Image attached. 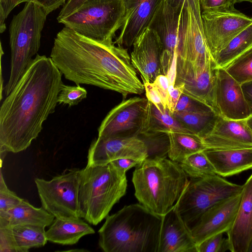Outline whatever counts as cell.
<instances>
[{
	"mask_svg": "<svg viewBox=\"0 0 252 252\" xmlns=\"http://www.w3.org/2000/svg\"><path fill=\"white\" fill-rule=\"evenodd\" d=\"M62 73L50 57L36 54L0 109V151L27 149L54 113L63 84Z\"/></svg>",
	"mask_w": 252,
	"mask_h": 252,
	"instance_id": "cell-1",
	"label": "cell"
},
{
	"mask_svg": "<svg viewBox=\"0 0 252 252\" xmlns=\"http://www.w3.org/2000/svg\"><path fill=\"white\" fill-rule=\"evenodd\" d=\"M51 59L65 79L128 95L141 94L144 86L127 49L99 42L64 27L55 38Z\"/></svg>",
	"mask_w": 252,
	"mask_h": 252,
	"instance_id": "cell-2",
	"label": "cell"
},
{
	"mask_svg": "<svg viewBox=\"0 0 252 252\" xmlns=\"http://www.w3.org/2000/svg\"><path fill=\"white\" fill-rule=\"evenodd\" d=\"M162 221L141 204L126 205L106 217L99 246L105 252H158Z\"/></svg>",
	"mask_w": 252,
	"mask_h": 252,
	"instance_id": "cell-3",
	"label": "cell"
},
{
	"mask_svg": "<svg viewBox=\"0 0 252 252\" xmlns=\"http://www.w3.org/2000/svg\"><path fill=\"white\" fill-rule=\"evenodd\" d=\"M180 163L166 158H146L137 165L132 181L139 203L163 216L176 204L189 180Z\"/></svg>",
	"mask_w": 252,
	"mask_h": 252,
	"instance_id": "cell-4",
	"label": "cell"
},
{
	"mask_svg": "<svg viewBox=\"0 0 252 252\" xmlns=\"http://www.w3.org/2000/svg\"><path fill=\"white\" fill-rule=\"evenodd\" d=\"M126 174L110 163L81 169L79 190L81 218L96 225L126 192Z\"/></svg>",
	"mask_w": 252,
	"mask_h": 252,
	"instance_id": "cell-5",
	"label": "cell"
},
{
	"mask_svg": "<svg viewBox=\"0 0 252 252\" xmlns=\"http://www.w3.org/2000/svg\"><path fill=\"white\" fill-rule=\"evenodd\" d=\"M50 13L34 1L26 2L9 26L10 71L4 87L7 96L28 69L40 46L41 32Z\"/></svg>",
	"mask_w": 252,
	"mask_h": 252,
	"instance_id": "cell-6",
	"label": "cell"
},
{
	"mask_svg": "<svg viewBox=\"0 0 252 252\" xmlns=\"http://www.w3.org/2000/svg\"><path fill=\"white\" fill-rule=\"evenodd\" d=\"M126 16L124 0H87L59 22L64 27L93 40L113 43Z\"/></svg>",
	"mask_w": 252,
	"mask_h": 252,
	"instance_id": "cell-7",
	"label": "cell"
},
{
	"mask_svg": "<svg viewBox=\"0 0 252 252\" xmlns=\"http://www.w3.org/2000/svg\"><path fill=\"white\" fill-rule=\"evenodd\" d=\"M243 185L214 175L191 178L176 203L177 211L190 229L201 216L220 201L241 193Z\"/></svg>",
	"mask_w": 252,
	"mask_h": 252,
	"instance_id": "cell-8",
	"label": "cell"
},
{
	"mask_svg": "<svg viewBox=\"0 0 252 252\" xmlns=\"http://www.w3.org/2000/svg\"><path fill=\"white\" fill-rule=\"evenodd\" d=\"M201 13L199 0H185L179 26L177 63L202 68L215 61L207 43Z\"/></svg>",
	"mask_w": 252,
	"mask_h": 252,
	"instance_id": "cell-9",
	"label": "cell"
},
{
	"mask_svg": "<svg viewBox=\"0 0 252 252\" xmlns=\"http://www.w3.org/2000/svg\"><path fill=\"white\" fill-rule=\"evenodd\" d=\"M81 169L66 170L50 180H34L41 207L55 218H81L79 190Z\"/></svg>",
	"mask_w": 252,
	"mask_h": 252,
	"instance_id": "cell-10",
	"label": "cell"
},
{
	"mask_svg": "<svg viewBox=\"0 0 252 252\" xmlns=\"http://www.w3.org/2000/svg\"><path fill=\"white\" fill-rule=\"evenodd\" d=\"M150 102L133 97L123 100L106 116L98 129L99 138L138 136L146 129Z\"/></svg>",
	"mask_w": 252,
	"mask_h": 252,
	"instance_id": "cell-11",
	"label": "cell"
},
{
	"mask_svg": "<svg viewBox=\"0 0 252 252\" xmlns=\"http://www.w3.org/2000/svg\"><path fill=\"white\" fill-rule=\"evenodd\" d=\"M204 33L214 59L229 43L252 23V18L234 7L202 11Z\"/></svg>",
	"mask_w": 252,
	"mask_h": 252,
	"instance_id": "cell-12",
	"label": "cell"
},
{
	"mask_svg": "<svg viewBox=\"0 0 252 252\" xmlns=\"http://www.w3.org/2000/svg\"><path fill=\"white\" fill-rule=\"evenodd\" d=\"M147 157L146 144L138 136L97 137L89 149L86 166L104 165L119 158L143 160Z\"/></svg>",
	"mask_w": 252,
	"mask_h": 252,
	"instance_id": "cell-13",
	"label": "cell"
},
{
	"mask_svg": "<svg viewBox=\"0 0 252 252\" xmlns=\"http://www.w3.org/2000/svg\"><path fill=\"white\" fill-rule=\"evenodd\" d=\"M242 191L222 200L206 210L190 229L196 245L215 235L226 233L235 220Z\"/></svg>",
	"mask_w": 252,
	"mask_h": 252,
	"instance_id": "cell-14",
	"label": "cell"
},
{
	"mask_svg": "<svg viewBox=\"0 0 252 252\" xmlns=\"http://www.w3.org/2000/svg\"><path fill=\"white\" fill-rule=\"evenodd\" d=\"M217 70L215 61L202 68L176 63L175 84L183 83L184 94L207 105L215 112L214 95Z\"/></svg>",
	"mask_w": 252,
	"mask_h": 252,
	"instance_id": "cell-15",
	"label": "cell"
},
{
	"mask_svg": "<svg viewBox=\"0 0 252 252\" xmlns=\"http://www.w3.org/2000/svg\"><path fill=\"white\" fill-rule=\"evenodd\" d=\"M182 9L171 6L163 0L148 27L154 30L161 40L162 73L167 75L173 63L177 62L179 26Z\"/></svg>",
	"mask_w": 252,
	"mask_h": 252,
	"instance_id": "cell-16",
	"label": "cell"
},
{
	"mask_svg": "<svg viewBox=\"0 0 252 252\" xmlns=\"http://www.w3.org/2000/svg\"><path fill=\"white\" fill-rule=\"evenodd\" d=\"M214 102L216 113L224 118L244 120L251 116L241 84L223 68H218Z\"/></svg>",
	"mask_w": 252,
	"mask_h": 252,
	"instance_id": "cell-17",
	"label": "cell"
},
{
	"mask_svg": "<svg viewBox=\"0 0 252 252\" xmlns=\"http://www.w3.org/2000/svg\"><path fill=\"white\" fill-rule=\"evenodd\" d=\"M131 62L143 83H153L162 73L161 57L162 46L157 33L148 27L132 45Z\"/></svg>",
	"mask_w": 252,
	"mask_h": 252,
	"instance_id": "cell-18",
	"label": "cell"
},
{
	"mask_svg": "<svg viewBox=\"0 0 252 252\" xmlns=\"http://www.w3.org/2000/svg\"><path fill=\"white\" fill-rule=\"evenodd\" d=\"M201 139L207 149L236 150L252 148V134L246 120L219 116L212 129Z\"/></svg>",
	"mask_w": 252,
	"mask_h": 252,
	"instance_id": "cell-19",
	"label": "cell"
},
{
	"mask_svg": "<svg viewBox=\"0 0 252 252\" xmlns=\"http://www.w3.org/2000/svg\"><path fill=\"white\" fill-rule=\"evenodd\" d=\"M163 0H124L126 16L115 44L127 48L149 26Z\"/></svg>",
	"mask_w": 252,
	"mask_h": 252,
	"instance_id": "cell-20",
	"label": "cell"
},
{
	"mask_svg": "<svg viewBox=\"0 0 252 252\" xmlns=\"http://www.w3.org/2000/svg\"><path fill=\"white\" fill-rule=\"evenodd\" d=\"M158 252H197V245L175 204L162 216Z\"/></svg>",
	"mask_w": 252,
	"mask_h": 252,
	"instance_id": "cell-21",
	"label": "cell"
},
{
	"mask_svg": "<svg viewBox=\"0 0 252 252\" xmlns=\"http://www.w3.org/2000/svg\"><path fill=\"white\" fill-rule=\"evenodd\" d=\"M231 252H247L252 238V173L243 185L239 207L226 232Z\"/></svg>",
	"mask_w": 252,
	"mask_h": 252,
	"instance_id": "cell-22",
	"label": "cell"
},
{
	"mask_svg": "<svg viewBox=\"0 0 252 252\" xmlns=\"http://www.w3.org/2000/svg\"><path fill=\"white\" fill-rule=\"evenodd\" d=\"M217 174L229 177L252 169V148L236 150L206 149L203 151Z\"/></svg>",
	"mask_w": 252,
	"mask_h": 252,
	"instance_id": "cell-23",
	"label": "cell"
},
{
	"mask_svg": "<svg viewBox=\"0 0 252 252\" xmlns=\"http://www.w3.org/2000/svg\"><path fill=\"white\" fill-rule=\"evenodd\" d=\"M95 233L94 229L81 218H55L46 231L48 241L62 245L76 244L83 236Z\"/></svg>",
	"mask_w": 252,
	"mask_h": 252,
	"instance_id": "cell-24",
	"label": "cell"
},
{
	"mask_svg": "<svg viewBox=\"0 0 252 252\" xmlns=\"http://www.w3.org/2000/svg\"><path fill=\"white\" fill-rule=\"evenodd\" d=\"M55 219L53 215L42 207H35L23 199L12 209L0 214V226L33 224L46 227L50 225Z\"/></svg>",
	"mask_w": 252,
	"mask_h": 252,
	"instance_id": "cell-25",
	"label": "cell"
},
{
	"mask_svg": "<svg viewBox=\"0 0 252 252\" xmlns=\"http://www.w3.org/2000/svg\"><path fill=\"white\" fill-rule=\"evenodd\" d=\"M167 134L170 144L168 157L174 161L180 163L189 156L207 149L197 135L179 132Z\"/></svg>",
	"mask_w": 252,
	"mask_h": 252,
	"instance_id": "cell-26",
	"label": "cell"
},
{
	"mask_svg": "<svg viewBox=\"0 0 252 252\" xmlns=\"http://www.w3.org/2000/svg\"><path fill=\"white\" fill-rule=\"evenodd\" d=\"M175 132L192 134L177 120L168 108H165L163 105L157 106L150 102L147 126L143 133Z\"/></svg>",
	"mask_w": 252,
	"mask_h": 252,
	"instance_id": "cell-27",
	"label": "cell"
},
{
	"mask_svg": "<svg viewBox=\"0 0 252 252\" xmlns=\"http://www.w3.org/2000/svg\"><path fill=\"white\" fill-rule=\"evenodd\" d=\"M173 115L192 134L201 138L212 129L220 116L213 111L179 112Z\"/></svg>",
	"mask_w": 252,
	"mask_h": 252,
	"instance_id": "cell-28",
	"label": "cell"
},
{
	"mask_svg": "<svg viewBox=\"0 0 252 252\" xmlns=\"http://www.w3.org/2000/svg\"><path fill=\"white\" fill-rule=\"evenodd\" d=\"M44 227L33 224H18L11 227L19 252L44 246L48 241Z\"/></svg>",
	"mask_w": 252,
	"mask_h": 252,
	"instance_id": "cell-29",
	"label": "cell"
},
{
	"mask_svg": "<svg viewBox=\"0 0 252 252\" xmlns=\"http://www.w3.org/2000/svg\"><path fill=\"white\" fill-rule=\"evenodd\" d=\"M252 47V23L235 37L216 56L218 68H223Z\"/></svg>",
	"mask_w": 252,
	"mask_h": 252,
	"instance_id": "cell-30",
	"label": "cell"
},
{
	"mask_svg": "<svg viewBox=\"0 0 252 252\" xmlns=\"http://www.w3.org/2000/svg\"><path fill=\"white\" fill-rule=\"evenodd\" d=\"M179 163L190 178H202L217 174L212 164L203 151L189 156Z\"/></svg>",
	"mask_w": 252,
	"mask_h": 252,
	"instance_id": "cell-31",
	"label": "cell"
},
{
	"mask_svg": "<svg viewBox=\"0 0 252 252\" xmlns=\"http://www.w3.org/2000/svg\"><path fill=\"white\" fill-rule=\"evenodd\" d=\"M223 68L240 84L252 80V47Z\"/></svg>",
	"mask_w": 252,
	"mask_h": 252,
	"instance_id": "cell-32",
	"label": "cell"
},
{
	"mask_svg": "<svg viewBox=\"0 0 252 252\" xmlns=\"http://www.w3.org/2000/svg\"><path fill=\"white\" fill-rule=\"evenodd\" d=\"M146 144L147 158H166L169 151V140L167 133L147 132L138 136Z\"/></svg>",
	"mask_w": 252,
	"mask_h": 252,
	"instance_id": "cell-33",
	"label": "cell"
},
{
	"mask_svg": "<svg viewBox=\"0 0 252 252\" xmlns=\"http://www.w3.org/2000/svg\"><path fill=\"white\" fill-rule=\"evenodd\" d=\"M87 92L86 89L77 85L71 86L63 84L58 97L60 104H67L69 107L78 104L86 98Z\"/></svg>",
	"mask_w": 252,
	"mask_h": 252,
	"instance_id": "cell-34",
	"label": "cell"
},
{
	"mask_svg": "<svg viewBox=\"0 0 252 252\" xmlns=\"http://www.w3.org/2000/svg\"><path fill=\"white\" fill-rule=\"evenodd\" d=\"M223 233L211 236L197 245V252H224L230 251L227 238L223 237Z\"/></svg>",
	"mask_w": 252,
	"mask_h": 252,
	"instance_id": "cell-35",
	"label": "cell"
},
{
	"mask_svg": "<svg viewBox=\"0 0 252 252\" xmlns=\"http://www.w3.org/2000/svg\"><path fill=\"white\" fill-rule=\"evenodd\" d=\"M23 198L10 190L4 180L1 171L0 176V214L12 209L19 204Z\"/></svg>",
	"mask_w": 252,
	"mask_h": 252,
	"instance_id": "cell-36",
	"label": "cell"
},
{
	"mask_svg": "<svg viewBox=\"0 0 252 252\" xmlns=\"http://www.w3.org/2000/svg\"><path fill=\"white\" fill-rule=\"evenodd\" d=\"M212 111H214L207 105L183 94L178 101L174 112Z\"/></svg>",
	"mask_w": 252,
	"mask_h": 252,
	"instance_id": "cell-37",
	"label": "cell"
},
{
	"mask_svg": "<svg viewBox=\"0 0 252 252\" xmlns=\"http://www.w3.org/2000/svg\"><path fill=\"white\" fill-rule=\"evenodd\" d=\"M0 252H19L11 227L0 226Z\"/></svg>",
	"mask_w": 252,
	"mask_h": 252,
	"instance_id": "cell-38",
	"label": "cell"
},
{
	"mask_svg": "<svg viewBox=\"0 0 252 252\" xmlns=\"http://www.w3.org/2000/svg\"><path fill=\"white\" fill-rule=\"evenodd\" d=\"M33 0H0V32L2 33L6 29L5 21L11 11L18 5Z\"/></svg>",
	"mask_w": 252,
	"mask_h": 252,
	"instance_id": "cell-39",
	"label": "cell"
},
{
	"mask_svg": "<svg viewBox=\"0 0 252 252\" xmlns=\"http://www.w3.org/2000/svg\"><path fill=\"white\" fill-rule=\"evenodd\" d=\"M201 11L223 10L234 7L235 0H199Z\"/></svg>",
	"mask_w": 252,
	"mask_h": 252,
	"instance_id": "cell-40",
	"label": "cell"
},
{
	"mask_svg": "<svg viewBox=\"0 0 252 252\" xmlns=\"http://www.w3.org/2000/svg\"><path fill=\"white\" fill-rule=\"evenodd\" d=\"M184 90V85L183 83L169 86L167 108L172 113L174 112L178 101L183 94Z\"/></svg>",
	"mask_w": 252,
	"mask_h": 252,
	"instance_id": "cell-41",
	"label": "cell"
},
{
	"mask_svg": "<svg viewBox=\"0 0 252 252\" xmlns=\"http://www.w3.org/2000/svg\"><path fill=\"white\" fill-rule=\"evenodd\" d=\"M153 83L161 95L164 107L167 108L168 88L169 86L168 77L164 74H160L157 76Z\"/></svg>",
	"mask_w": 252,
	"mask_h": 252,
	"instance_id": "cell-42",
	"label": "cell"
},
{
	"mask_svg": "<svg viewBox=\"0 0 252 252\" xmlns=\"http://www.w3.org/2000/svg\"><path fill=\"white\" fill-rule=\"evenodd\" d=\"M143 160L132 158H119L114 160L109 163L121 173L126 174L128 170L133 167H136Z\"/></svg>",
	"mask_w": 252,
	"mask_h": 252,
	"instance_id": "cell-43",
	"label": "cell"
},
{
	"mask_svg": "<svg viewBox=\"0 0 252 252\" xmlns=\"http://www.w3.org/2000/svg\"><path fill=\"white\" fill-rule=\"evenodd\" d=\"M87 0H67L57 17L59 22L79 9Z\"/></svg>",
	"mask_w": 252,
	"mask_h": 252,
	"instance_id": "cell-44",
	"label": "cell"
},
{
	"mask_svg": "<svg viewBox=\"0 0 252 252\" xmlns=\"http://www.w3.org/2000/svg\"><path fill=\"white\" fill-rule=\"evenodd\" d=\"M143 84L148 100L157 106L163 105L161 95L153 83L145 82Z\"/></svg>",
	"mask_w": 252,
	"mask_h": 252,
	"instance_id": "cell-45",
	"label": "cell"
},
{
	"mask_svg": "<svg viewBox=\"0 0 252 252\" xmlns=\"http://www.w3.org/2000/svg\"><path fill=\"white\" fill-rule=\"evenodd\" d=\"M66 0H33L45 8L49 13L64 5Z\"/></svg>",
	"mask_w": 252,
	"mask_h": 252,
	"instance_id": "cell-46",
	"label": "cell"
},
{
	"mask_svg": "<svg viewBox=\"0 0 252 252\" xmlns=\"http://www.w3.org/2000/svg\"><path fill=\"white\" fill-rule=\"evenodd\" d=\"M241 88L252 116V80L241 84Z\"/></svg>",
	"mask_w": 252,
	"mask_h": 252,
	"instance_id": "cell-47",
	"label": "cell"
},
{
	"mask_svg": "<svg viewBox=\"0 0 252 252\" xmlns=\"http://www.w3.org/2000/svg\"><path fill=\"white\" fill-rule=\"evenodd\" d=\"M173 7L182 9L185 0H166Z\"/></svg>",
	"mask_w": 252,
	"mask_h": 252,
	"instance_id": "cell-48",
	"label": "cell"
},
{
	"mask_svg": "<svg viewBox=\"0 0 252 252\" xmlns=\"http://www.w3.org/2000/svg\"><path fill=\"white\" fill-rule=\"evenodd\" d=\"M247 124L249 126L252 134V116H250L249 118L246 120Z\"/></svg>",
	"mask_w": 252,
	"mask_h": 252,
	"instance_id": "cell-49",
	"label": "cell"
},
{
	"mask_svg": "<svg viewBox=\"0 0 252 252\" xmlns=\"http://www.w3.org/2000/svg\"><path fill=\"white\" fill-rule=\"evenodd\" d=\"M247 252H252V238L250 242Z\"/></svg>",
	"mask_w": 252,
	"mask_h": 252,
	"instance_id": "cell-50",
	"label": "cell"
},
{
	"mask_svg": "<svg viewBox=\"0 0 252 252\" xmlns=\"http://www.w3.org/2000/svg\"><path fill=\"white\" fill-rule=\"evenodd\" d=\"M236 3L247 1L252 3V0H235Z\"/></svg>",
	"mask_w": 252,
	"mask_h": 252,
	"instance_id": "cell-51",
	"label": "cell"
}]
</instances>
